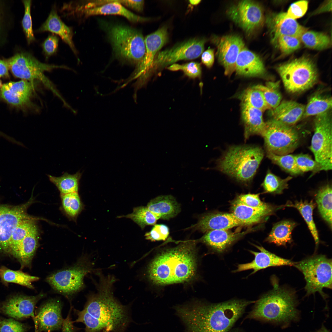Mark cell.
<instances>
[{"label":"cell","mask_w":332,"mask_h":332,"mask_svg":"<svg viewBox=\"0 0 332 332\" xmlns=\"http://www.w3.org/2000/svg\"><path fill=\"white\" fill-rule=\"evenodd\" d=\"M242 103L247 104L262 112L271 109L262 92L255 86L244 90L240 96Z\"/></svg>","instance_id":"cell-44"},{"label":"cell","mask_w":332,"mask_h":332,"mask_svg":"<svg viewBox=\"0 0 332 332\" xmlns=\"http://www.w3.org/2000/svg\"><path fill=\"white\" fill-rule=\"evenodd\" d=\"M228 17L246 33L251 34L262 27L264 22L263 9L258 3L243 0L227 9Z\"/></svg>","instance_id":"cell-15"},{"label":"cell","mask_w":332,"mask_h":332,"mask_svg":"<svg viewBox=\"0 0 332 332\" xmlns=\"http://www.w3.org/2000/svg\"><path fill=\"white\" fill-rule=\"evenodd\" d=\"M195 250V242L187 241L163 251L148 266L150 280L155 284L162 285L190 280L196 270Z\"/></svg>","instance_id":"cell-3"},{"label":"cell","mask_w":332,"mask_h":332,"mask_svg":"<svg viewBox=\"0 0 332 332\" xmlns=\"http://www.w3.org/2000/svg\"><path fill=\"white\" fill-rule=\"evenodd\" d=\"M96 5H102L98 6L88 8H78L75 12L82 14L85 16L97 15H117L123 16L131 22H140L147 20L138 16L125 8L117 1H107L103 2H95Z\"/></svg>","instance_id":"cell-22"},{"label":"cell","mask_w":332,"mask_h":332,"mask_svg":"<svg viewBox=\"0 0 332 332\" xmlns=\"http://www.w3.org/2000/svg\"><path fill=\"white\" fill-rule=\"evenodd\" d=\"M294 266L303 274L306 281V296L319 292L325 299L327 295L324 288L332 289V259L324 255H314L299 262Z\"/></svg>","instance_id":"cell-9"},{"label":"cell","mask_w":332,"mask_h":332,"mask_svg":"<svg viewBox=\"0 0 332 332\" xmlns=\"http://www.w3.org/2000/svg\"><path fill=\"white\" fill-rule=\"evenodd\" d=\"M262 111L242 103V118L244 127L245 140L252 135L262 136L265 126Z\"/></svg>","instance_id":"cell-31"},{"label":"cell","mask_w":332,"mask_h":332,"mask_svg":"<svg viewBox=\"0 0 332 332\" xmlns=\"http://www.w3.org/2000/svg\"><path fill=\"white\" fill-rule=\"evenodd\" d=\"M82 173L78 171L74 174L65 172L61 176L47 175L49 181L57 187L61 194L78 192Z\"/></svg>","instance_id":"cell-36"},{"label":"cell","mask_w":332,"mask_h":332,"mask_svg":"<svg viewBox=\"0 0 332 332\" xmlns=\"http://www.w3.org/2000/svg\"><path fill=\"white\" fill-rule=\"evenodd\" d=\"M297 225L294 222L288 220L278 222L273 226L266 241L278 246H286L292 241L291 233Z\"/></svg>","instance_id":"cell-33"},{"label":"cell","mask_w":332,"mask_h":332,"mask_svg":"<svg viewBox=\"0 0 332 332\" xmlns=\"http://www.w3.org/2000/svg\"><path fill=\"white\" fill-rule=\"evenodd\" d=\"M332 106L331 96L317 92L310 98L305 106L302 118L316 116L328 111L331 109Z\"/></svg>","instance_id":"cell-35"},{"label":"cell","mask_w":332,"mask_h":332,"mask_svg":"<svg viewBox=\"0 0 332 332\" xmlns=\"http://www.w3.org/2000/svg\"><path fill=\"white\" fill-rule=\"evenodd\" d=\"M147 208L159 219L168 220L176 216L180 212V204L172 195L158 196L151 200Z\"/></svg>","instance_id":"cell-30"},{"label":"cell","mask_w":332,"mask_h":332,"mask_svg":"<svg viewBox=\"0 0 332 332\" xmlns=\"http://www.w3.org/2000/svg\"><path fill=\"white\" fill-rule=\"evenodd\" d=\"M168 40L167 29L165 26L160 28L146 37L145 39V53L141 63L143 69H148L152 67L156 54Z\"/></svg>","instance_id":"cell-28"},{"label":"cell","mask_w":332,"mask_h":332,"mask_svg":"<svg viewBox=\"0 0 332 332\" xmlns=\"http://www.w3.org/2000/svg\"><path fill=\"white\" fill-rule=\"evenodd\" d=\"M300 38L296 37L283 35L278 38L272 43L285 54L291 53L301 46Z\"/></svg>","instance_id":"cell-47"},{"label":"cell","mask_w":332,"mask_h":332,"mask_svg":"<svg viewBox=\"0 0 332 332\" xmlns=\"http://www.w3.org/2000/svg\"><path fill=\"white\" fill-rule=\"evenodd\" d=\"M314 332H330L324 326H322L318 330Z\"/></svg>","instance_id":"cell-60"},{"label":"cell","mask_w":332,"mask_h":332,"mask_svg":"<svg viewBox=\"0 0 332 332\" xmlns=\"http://www.w3.org/2000/svg\"><path fill=\"white\" fill-rule=\"evenodd\" d=\"M305 106L293 101H283L271 109V119L281 124L293 126L301 118Z\"/></svg>","instance_id":"cell-27"},{"label":"cell","mask_w":332,"mask_h":332,"mask_svg":"<svg viewBox=\"0 0 332 332\" xmlns=\"http://www.w3.org/2000/svg\"><path fill=\"white\" fill-rule=\"evenodd\" d=\"M62 305L57 298L49 299L38 308L34 316L36 332H52L61 329L64 319Z\"/></svg>","instance_id":"cell-17"},{"label":"cell","mask_w":332,"mask_h":332,"mask_svg":"<svg viewBox=\"0 0 332 332\" xmlns=\"http://www.w3.org/2000/svg\"><path fill=\"white\" fill-rule=\"evenodd\" d=\"M307 1L301 0L292 3L287 14L289 17L295 19L302 17L306 12L308 6Z\"/></svg>","instance_id":"cell-53"},{"label":"cell","mask_w":332,"mask_h":332,"mask_svg":"<svg viewBox=\"0 0 332 332\" xmlns=\"http://www.w3.org/2000/svg\"><path fill=\"white\" fill-rule=\"evenodd\" d=\"M285 206L294 208L299 211L306 223L317 246L319 243V239L313 216V211L316 207L315 203L312 200L309 202L301 200L295 201L294 203L288 202L284 205V207Z\"/></svg>","instance_id":"cell-34"},{"label":"cell","mask_w":332,"mask_h":332,"mask_svg":"<svg viewBox=\"0 0 332 332\" xmlns=\"http://www.w3.org/2000/svg\"><path fill=\"white\" fill-rule=\"evenodd\" d=\"M37 219L24 220L14 229L10 240V254L16 258L20 245L23 239L36 224Z\"/></svg>","instance_id":"cell-38"},{"label":"cell","mask_w":332,"mask_h":332,"mask_svg":"<svg viewBox=\"0 0 332 332\" xmlns=\"http://www.w3.org/2000/svg\"><path fill=\"white\" fill-rule=\"evenodd\" d=\"M274 209L273 206L267 204L263 207L254 208L246 206L236 200L231 205L232 213L243 225L260 222L266 217L272 214Z\"/></svg>","instance_id":"cell-26"},{"label":"cell","mask_w":332,"mask_h":332,"mask_svg":"<svg viewBox=\"0 0 332 332\" xmlns=\"http://www.w3.org/2000/svg\"><path fill=\"white\" fill-rule=\"evenodd\" d=\"M264 155L263 151L258 146H231L219 160L217 168L238 181L249 182L255 175Z\"/></svg>","instance_id":"cell-5"},{"label":"cell","mask_w":332,"mask_h":332,"mask_svg":"<svg viewBox=\"0 0 332 332\" xmlns=\"http://www.w3.org/2000/svg\"><path fill=\"white\" fill-rule=\"evenodd\" d=\"M32 196L26 202L17 205L3 204L0 202V250L10 254V240L15 227L26 219H38L27 213L33 203Z\"/></svg>","instance_id":"cell-14"},{"label":"cell","mask_w":332,"mask_h":332,"mask_svg":"<svg viewBox=\"0 0 332 332\" xmlns=\"http://www.w3.org/2000/svg\"><path fill=\"white\" fill-rule=\"evenodd\" d=\"M255 301L234 299L176 307L188 332H228Z\"/></svg>","instance_id":"cell-2"},{"label":"cell","mask_w":332,"mask_h":332,"mask_svg":"<svg viewBox=\"0 0 332 332\" xmlns=\"http://www.w3.org/2000/svg\"><path fill=\"white\" fill-rule=\"evenodd\" d=\"M45 294L40 293L35 296L18 295L12 296L2 305L1 310L5 314L16 318H34V307Z\"/></svg>","instance_id":"cell-20"},{"label":"cell","mask_w":332,"mask_h":332,"mask_svg":"<svg viewBox=\"0 0 332 332\" xmlns=\"http://www.w3.org/2000/svg\"><path fill=\"white\" fill-rule=\"evenodd\" d=\"M201 60L203 63L210 68L213 65L214 61V49L209 48L202 53Z\"/></svg>","instance_id":"cell-57"},{"label":"cell","mask_w":332,"mask_h":332,"mask_svg":"<svg viewBox=\"0 0 332 332\" xmlns=\"http://www.w3.org/2000/svg\"><path fill=\"white\" fill-rule=\"evenodd\" d=\"M253 245L260 251L259 252L249 251L254 256V260L249 263L239 264L237 269L233 271V272L251 269L253 271L250 274L251 275L260 270L269 267L294 266L295 263V262L290 260L281 258L269 252L262 246Z\"/></svg>","instance_id":"cell-21"},{"label":"cell","mask_w":332,"mask_h":332,"mask_svg":"<svg viewBox=\"0 0 332 332\" xmlns=\"http://www.w3.org/2000/svg\"><path fill=\"white\" fill-rule=\"evenodd\" d=\"M59 39L56 35H49L42 44L43 52L48 58L54 54L57 51L58 48Z\"/></svg>","instance_id":"cell-55"},{"label":"cell","mask_w":332,"mask_h":332,"mask_svg":"<svg viewBox=\"0 0 332 332\" xmlns=\"http://www.w3.org/2000/svg\"><path fill=\"white\" fill-rule=\"evenodd\" d=\"M0 276L5 282L15 283L30 289L34 288L32 283L39 279L37 277L31 276L21 271L12 270L4 267L0 269Z\"/></svg>","instance_id":"cell-39"},{"label":"cell","mask_w":332,"mask_h":332,"mask_svg":"<svg viewBox=\"0 0 332 332\" xmlns=\"http://www.w3.org/2000/svg\"><path fill=\"white\" fill-rule=\"evenodd\" d=\"M266 153L277 155L289 154L299 145L302 136L293 126L281 124L270 119L265 122L262 135Z\"/></svg>","instance_id":"cell-10"},{"label":"cell","mask_w":332,"mask_h":332,"mask_svg":"<svg viewBox=\"0 0 332 332\" xmlns=\"http://www.w3.org/2000/svg\"><path fill=\"white\" fill-rule=\"evenodd\" d=\"M242 225V223L232 213H211L201 217L192 228L206 232L213 230H228Z\"/></svg>","instance_id":"cell-23"},{"label":"cell","mask_w":332,"mask_h":332,"mask_svg":"<svg viewBox=\"0 0 332 332\" xmlns=\"http://www.w3.org/2000/svg\"><path fill=\"white\" fill-rule=\"evenodd\" d=\"M299 38L305 46L314 49H325L329 48L331 44V39L328 35L313 31L306 30Z\"/></svg>","instance_id":"cell-40"},{"label":"cell","mask_w":332,"mask_h":332,"mask_svg":"<svg viewBox=\"0 0 332 332\" xmlns=\"http://www.w3.org/2000/svg\"><path fill=\"white\" fill-rule=\"evenodd\" d=\"M331 1H329L328 2L325 3L320 8H318V10H316V11L314 12V14H317L323 12L329 11L331 10Z\"/></svg>","instance_id":"cell-59"},{"label":"cell","mask_w":332,"mask_h":332,"mask_svg":"<svg viewBox=\"0 0 332 332\" xmlns=\"http://www.w3.org/2000/svg\"><path fill=\"white\" fill-rule=\"evenodd\" d=\"M35 82L22 80L2 85L0 97L12 105L22 107L32 105L31 99L35 91Z\"/></svg>","instance_id":"cell-19"},{"label":"cell","mask_w":332,"mask_h":332,"mask_svg":"<svg viewBox=\"0 0 332 332\" xmlns=\"http://www.w3.org/2000/svg\"><path fill=\"white\" fill-rule=\"evenodd\" d=\"M109 39L116 57L141 64L145 53V39L142 33L132 28L121 25L107 27Z\"/></svg>","instance_id":"cell-6"},{"label":"cell","mask_w":332,"mask_h":332,"mask_svg":"<svg viewBox=\"0 0 332 332\" xmlns=\"http://www.w3.org/2000/svg\"><path fill=\"white\" fill-rule=\"evenodd\" d=\"M251 231L250 230L241 232H233L228 230H211L206 232L199 241L206 244L215 252L221 254L235 242Z\"/></svg>","instance_id":"cell-25"},{"label":"cell","mask_w":332,"mask_h":332,"mask_svg":"<svg viewBox=\"0 0 332 332\" xmlns=\"http://www.w3.org/2000/svg\"><path fill=\"white\" fill-rule=\"evenodd\" d=\"M236 200L246 206L254 208L262 207L267 204L261 201L258 194L241 195Z\"/></svg>","instance_id":"cell-54"},{"label":"cell","mask_w":332,"mask_h":332,"mask_svg":"<svg viewBox=\"0 0 332 332\" xmlns=\"http://www.w3.org/2000/svg\"><path fill=\"white\" fill-rule=\"evenodd\" d=\"M2 84L1 82V81L0 80V88H1V87L2 86Z\"/></svg>","instance_id":"cell-62"},{"label":"cell","mask_w":332,"mask_h":332,"mask_svg":"<svg viewBox=\"0 0 332 332\" xmlns=\"http://www.w3.org/2000/svg\"><path fill=\"white\" fill-rule=\"evenodd\" d=\"M39 233L35 225L22 241L17 258L22 267H30L36 251L39 246Z\"/></svg>","instance_id":"cell-32"},{"label":"cell","mask_w":332,"mask_h":332,"mask_svg":"<svg viewBox=\"0 0 332 332\" xmlns=\"http://www.w3.org/2000/svg\"><path fill=\"white\" fill-rule=\"evenodd\" d=\"M130 219L142 229L147 225H154L159 218L152 213L147 207L140 206L134 208L132 212L126 215L118 216Z\"/></svg>","instance_id":"cell-42"},{"label":"cell","mask_w":332,"mask_h":332,"mask_svg":"<svg viewBox=\"0 0 332 332\" xmlns=\"http://www.w3.org/2000/svg\"><path fill=\"white\" fill-rule=\"evenodd\" d=\"M277 70L289 92L299 93L312 88L317 81L318 74L313 61L302 57L281 64Z\"/></svg>","instance_id":"cell-7"},{"label":"cell","mask_w":332,"mask_h":332,"mask_svg":"<svg viewBox=\"0 0 332 332\" xmlns=\"http://www.w3.org/2000/svg\"><path fill=\"white\" fill-rule=\"evenodd\" d=\"M62 208L70 218L75 219L83 209L78 192L61 194Z\"/></svg>","instance_id":"cell-41"},{"label":"cell","mask_w":332,"mask_h":332,"mask_svg":"<svg viewBox=\"0 0 332 332\" xmlns=\"http://www.w3.org/2000/svg\"><path fill=\"white\" fill-rule=\"evenodd\" d=\"M206 42L204 38H193L159 51L154 57L152 67L160 69L179 61L196 58L203 53Z\"/></svg>","instance_id":"cell-13"},{"label":"cell","mask_w":332,"mask_h":332,"mask_svg":"<svg viewBox=\"0 0 332 332\" xmlns=\"http://www.w3.org/2000/svg\"><path fill=\"white\" fill-rule=\"evenodd\" d=\"M9 69L16 77L29 81H39L49 89L61 101L63 98L51 82L45 75L46 71L57 68L69 69L64 65L48 64L42 63L27 53H17L7 60Z\"/></svg>","instance_id":"cell-8"},{"label":"cell","mask_w":332,"mask_h":332,"mask_svg":"<svg viewBox=\"0 0 332 332\" xmlns=\"http://www.w3.org/2000/svg\"><path fill=\"white\" fill-rule=\"evenodd\" d=\"M279 86V81L268 82L265 86L259 85L255 86L262 92L271 109L276 108L281 102L282 97Z\"/></svg>","instance_id":"cell-45"},{"label":"cell","mask_w":332,"mask_h":332,"mask_svg":"<svg viewBox=\"0 0 332 332\" xmlns=\"http://www.w3.org/2000/svg\"><path fill=\"white\" fill-rule=\"evenodd\" d=\"M9 68L6 61L0 59V77L8 76Z\"/></svg>","instance_id":"cell-58"},{"label":"cell","mask_w":332,"mask_h":332,"mask_svg":"<svg viewBox=\"0 0 332 332\" xmlns=\"http://www.w3.org/2000/svg\"><path fill=\"white\" fill-rule=\"evenodd\" d=\"M271 280L272 289L256 301L247 318L285 325L297 321L299 312L295 292L279 286L275 278Z\"/></svg>","instance_id":"cell-4"},{"label":"cell","mask_w":332,"mask_h":332,"mask_svg":"<svg viewBox=\"0 0 332 332\" xmlns=\"http://www.w3.org/2000/svg\"><path fill=\"white\" fill-rule=\"evenodd\" d=\"M292 179L288 176L282 179L268 170L262 185L266 192L277 194L283 193V191L288 188V182Z\"/></svg>","instance_id":"cell-43"},{"label":"cell","mask_w":332,"mask_h":332,"mask_svg":"<svg viewBox=\"0 0 332 332\" xmlns=\"http://www.w3.org/2000/svg\"><path fill=\"white\" fill-rule=\"evenodd\" d=\"M294 156L297 166L302 173L311 171L315 174L322 170L320 165L309 155L301 153Z\"/></svg>","instance_id":"cell-48"},{"label":"cell","mask_w":332,"mask_h":332,"mask_svg":"<svg viewBox=\"0 0 332 332\" xmlns=\"http://www.w3.org/2000/svg\"><path fill=\"white\" fill-rule=\"evenodd\" d=\"M169 234L168 227L164 224H155L145 235V239L152 241H164Z\"/></svg>","instance_id":"cell-51"},{"label":"cell","mask_w":332,"mask_h":332,"mask_svg":"<svg viewBox=\"0 0 332 332\" xmlns=\"http://www.w3.org/2000/svg\"><path fill=\"white\" fill-rule=\"evenodd\" d=\"M235 71L239 75L248 77L262 76L266 73L264 64L260 57L245 46L238 56Z\"/></svg>","instance_id":"cell-24"},{"label":"cell","mask_w":332,"mask_h":332,"mask_svg":"<svg viewBox=\"0 0 332 332\" xmlns=\"http://www.w3.org/2000/svg\"><path fill=\"white\" fill-rule=\"evenodd\" d=\"M315 199L320 215L331 228V186L327 184L321 187L316 194Z\"/></svg>","instance_id":"cell-37"},{"label":"cell","mask_w":332,"mask_h":332,"mask_svg":"<svg viewBox=\"0 0 332 332\" xmlns=\"http://www.w3.org/2000/svg\"><path fill=\"white\" fill-rule=\"evenodd\" d=\"M25 12L22 21V24L27 42L30 44L35 40L32 29V24L31 15V0H23Z\"/></svg>","instance_id":"cell-49"},{"label":"cell","mask_w":332,"mask_h":332,"mask_svg":"<svg viewBox=\"0 0 332 332\" xmlns=\"http://www.w3.org/2000/svg\"><path fill=\"white\" fill-rule=\"evenodd\" d=\"M27 327L13 319H0V332H26Z\"/></svg>","instance_id":"cell-52"},{"label":"cell","mask_w":332,"mask_h":332,"mask_svg":"<svg viewBox=\"0 0 332 332\" xmlns=\"http://www.w3.org/2000/svg\"><path fill=\"white\" fill-rule=\"evenodd\" d=\"M201 1L200 0H192L189 1L190 3L193 5H197Z\"/></svg>","instance_id":"cell-61"},{"label":"cell","mask_w":332,"mask_h":332,"mask_svg":"<svg viewBox=\"0 0 332 332\" xmlns=\"http://www.w3.org/2000/svg\"><path fill=\"white\" fill-rule=\"evenodd\" d=\"M330 110L315 116L310 149L322 170L332 169V121Z\"/></svg>","instance_id":"cell-12"},{"label":"cell","mask_w":332,"mask_h":332,"mask_svg":"<svg viewBox=\"0 0 332 332\" xmlns=\"http://www.w3.org/2000/svg\"><path fill=\"white\" fill-rule=\"evenodd\" d=\"M46 31L59 36L69 46L74 54L77 55V52L72 40V30L62 21L54 8L52 9L47 19L37 30L38 32Z\"/></svg>","instance_id":"cell-29"},{"label":"cell","mask_w":332,"mask_h":332,"mask_svg":"<svg viewBox=\"0 0 332 332\" xmlns=\"http://www.w3.org/2000/svg\"><path fill=\"white\" fill-rule=\"evenodd\" d=\"M114 281L109 276L100 278L97 293L88 297L82 310H74L75 322L84 324L85 332H124L130 322L128 308L113 295Z\"/></svg>","instance_id":"cell-1"},{"label":"cell","mask_w":332,"mask_h":332,"mask_svg":"<svg viewBox=\"0 0 332 332\" xmlns=\"http://www.w3.org/2000/svg\"><path fill=\"white\" fill-rule=\"evenodd\" d=\"M92 270L90 262L81 258L71 266L51 274L46 281L54 290L69 299L84 287V278Z\"/></svg>","instance_id":"cell-11"},{"label":"cell","mask_w":332,"mask_h":332,"mask_svg":"<svg viewBox=\"0 0 332 332\" xmlns=\"http://www.w3.org/2000/svg\"><path fill=\"white\" fill-rule=\"evenodd\" d=\"M266 153L267 157L273 163L291 175L297 176L302 174L297 166L294 155L290 154L277 155L271 153Z\"/></svg>","instance_id":"cell-46"},{"label":"cell","mask_w":332,"mask_h":332,"mask_svg":"<svg viewBox=\"0 0 332 332\" xmlns=\"http://www.w3.org/2000/svg\"><path fill=\"white\" fill-rule=\"evenodd\" d=\"M168 69L172 71L182 70L186 76L193 79L200 77L201 74L200 64L195 62H191L182 65L174 64L168 67Z\"/></svg>","instance_id":"cell-50"},{"label":"cell","mask_w":332,"mask_h":332,"mask_svg":"<svg viewBox=\"0 0 332 332\" xmlns=\"http://www.w3.org/2000/svg\"><path fill=\"white\" fill-rule=\"evenodd\" d=\"M122 5H124L138 12L142 11L144 8L143 0H118Z\"/></svg>","instance_id":"cell-56"},{"label":"cell","mask_w":332,"mask_h":332,"mask_svg":"<svg viewBox=\"0 0 332 332\" xmlns=\"http://www.w3.org/2000/svg\"><path fill=\"white\" fill-rule=\"evenodd\" d=\"M265 21L273 43L279 37L288 35L300 38L307 29L288 17L286 13H271L268 14Z\"/></svg>","instance_id":"cell-18"},{"label":"cell","mask_w":332,"mask_h":332,"mask_svg":"<svg viewBox=\"0 0 332 332\" xmlns=\"http://www.w3.org/2000/svg\"><path fill=\"white\" fill-rule=\"evenodd\" d=\"M211 42L216 46V56L224 69L225 74L230 76L235 71L236 62L241 50L245 46L243 39L236 34L212 36Z\"/></svg>","instance_id":"cell-16"}]
</instances>
